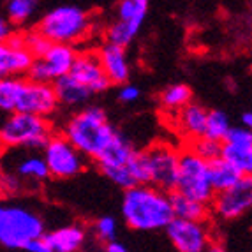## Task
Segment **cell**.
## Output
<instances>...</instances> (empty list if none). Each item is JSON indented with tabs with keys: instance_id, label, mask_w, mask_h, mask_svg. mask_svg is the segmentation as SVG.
<instances>
[{
	"instance_id": "d4e9b609",
	"label": "cell",
	"mask_w": 252,
	"mask_h": 252,
	"mask_svg": "<svg viewBox=\"0 0 252 252\" xmlns=\"http://www.w3.org/2000/svg\"><path fill=\"white\" fill-rule=\"evenodd\" d=\"M220 157L229 162L235 169H238L244 177H251L252 173V147H242V145L222 143Z\"/></svg>"
},
{
	"instance_id": "4dcf8cb0",
	"label": "cell",
	"mask_w": 252,
	"mask_h": 252,
	"mask_svg": "<svg viewBox=\"0 0 252 252\" xmlns=\"http://www.w3.org/2000/svg\"><path fill=\"white\" fill-rule=\"evenodd\" d=\"M21 37H23V46H25V50L29 51L34 59L42 57V55L46 53L48 48H50V42L42 37V35L39 34L35 29L34 30H27L25 34H21Z\"/></svg>"
},
{
	"instance_id": "7a4b0ae2",
	"label": "cell",
	"mask_w": 252,
	"mask_h": 252,
	"mask_svg": "<svg viewBox=\"0 0 252 252\" xmlns=\"http://www.w3.org/2000/svg\"><path fill=\"white\" fill-rule=\"evenodd\" d=\"M60 132L81 156L95 160L120 130L109 124L108 115L101 106H87L71 115Z\"/></svg>"
},
{
	"instance_id": "7c38bea8",
	"label": "cell",
	"mask_w": 252,
	"mask_h": 252,
	"mask_svg": "<svg viewBox=\"0 0 252 252\" xmlns=\"http://www.w3.org/2000/svg\"><path fill=\"white\" fill-rule=\"evenodd\" d=\"M166 235L177 252H205L212 242L208 222H190L173 219L166 226Z\"/></svg>"
},
{
	"instance_id": "ffe728a7",
	"label": "cell",
	"mask_w": 252,
	"mask_h": 252,
	"mask_svg": "<svg viewBox=\"0 0 252 252\" xmlns=\"http://www.w3.org/2000/svg\"><path fill=\"white\" fill-rule=\"evenodd\" d=\"M169 201H171V210L175 219L190 220V222H208V217H210V206L208 205L185 198L177 192L169 194Z\"/></svg>"
},
{
	"instance_id": "1f68e13d",
	"label": "cell",
	"mask_w": 252,
	"mask_h": 252,
	"mask_svg": "<svg viewBox=\"0 0 252 252\" xmlns=\"http://www.w3.org/2000/svg\"><path fill=\"white\" fill-rule=\"evenodd\" d=\"M94 233H95L97 240L101 242H115L117 240V220L111 215H102L95 220L94 224Z\"/></svg>"
},
{
	"instance_id": "ba28073f",
	"label": "cell",
	"mask_w": 252,
	"mask_h": 252,
	"mask_svg": "<svg viewBox=\"0 0 252 252\" xmlns=\"http://www.w3.org/2000/svg\"><path fill=\"white\" fill-rule=\"evenodd\" d=\"M42 159L46 162L50 177L67 180L78 177L87 169V157L76 150L62 132H53L42 148Z\"/></svg>"
},
{
	"instance_id": "44dd1931",
	"label": "cell",
	"mask_w": 252,
	"mask_h": 252,
	"mask_svg": "<svg viewBox=\"0 0 252 252\" xmlns=\"http://www.w3.org/2000/svg\"><path fill=\"white\" fill-rule=\"evenodd\" d=\"M14 175L23 182V185L29 184H42L50 178L46 162L39 154H25L14 166Z\"/></svg>"
},
{
	"instance_id": "74e56055",
	"label": "cell",
	"mask_w": 252,
	"mask_h": 252,
	"mask_svg": "<svg viewBox=\"0 0 252 252\" xmlns=\"http://www.w3.org/2000/svg\"><path fill=\"white\" fill-rule=\"evenodd\" d=\"M106 252H129L127 251V247L126 245H122L120 242H109L108 245H106Z\"/></svg>"
},
{
	"instance_id": "e575fe53",
	"label": "cell",
	"mask_w": 252,
	"mask_h": 252,
	"mask_svg": "<svg viewBox=\"0 0 252 252\" xmlns=\"http://www.w3.org/2000/svg\"><path fill=\"white\" fill-rule=\"evenodd\" d=\"M139 97H141V90H139V87H136V85H132V83L122 85V89L118 92V99L122 102H126V104L136 102Z\"/></svg>"
},
{
	"instance_id": "3957f363",
	"label": "cell",
	"mask_w": 252,
	"mask_h": 252,
	"mask_svg": "<svg viewBox=\"0 0 252 252\" xmlns=\"http://www.w3.org/2000/svg\"><path fill=\"white\" fill-rule=\"evenodd\" d=\"M57 109L59 101L51 85L35 83L27 76L0 80V111L50 118Z\"/></svg>"
},
{
	"instance_id": "ac0fdd59",
	"label": "cell",
	"mask_w": 252,
	"mask_h": 252,
	"mask_svg": "<svg viewBox=\"0 0 252 252\" xmlns=\"http://www.w3.org/2000/svg\"><path fill=\"white\" fill-rule=\"evenodd\" d=\"M51 87H53V92L57 95L59 106L62 104V106H67V108H76V106L87 104L94 97L89 89H85L83 85L78 83L69 74L59 78Z\"/></svg>"
},
{
	"instance_id": "5bb4252c",
	"label": "cell",
	"mask_w": 252,
	"mask_h": 252,
	"mask_svg": "<svg viewBox=\"0 0 252 252\" xmlns=\"http://www.w3.org/2000/svg\"><path fill=\"white\" fill-rule=\"evenodd\" d=\"M34 57L23 46L21 34H13L5 42H0V80L25 76Z\"/></svg>"
},
{
	"instance_id": "ab89813d",
	"label": "cell",
	"mask_w": 252,
	"mask_h": 252,
	"mask_svg": "<svg viewBox=\"0 0 252 252\" xmlns=\"http://www.w3.org/2000/svg\"><path fill=\"white\" fill-rule=\"evenodd\" d=\"M240 122H242V127L245 129H251L252 127V113L251 111H244L242 117H240Z\"/></svg>"
},
{
	"instance_id": "8992f818",
	"label": "cell",
	"mask_w": 252,
	"mask_h": 252,
	"mask_svg": "<svg viewBox=\"0 0 252 252\" xmlns=\"http://www.w3.org/2000/svg\"><path fill=\"white\" fill-rule=\"evenodd\" d=\"M44 233V220L35 212L20 205H0V245L5 249H25Z\"/></svg>"
},
{
	"instance_id": "b9f144b4",
	"label": "cell",
	"mask_w": 252,
	"mask_h": 252,
	"mask_svg": "<svg viewBox=\"0 0 252 252\" xmlns=\"http://www.w3.org/2000/svg\"><path fill=\"white\" fill-rule=\"evenodd\" d=\"M0 196H2V190H0Z\"/></svg>"
},
{
	"instance_id": "4316f807",
	"label": "cell",
	"mask_w": 252,
	"mask_h": 252,
	"mask_svg": "<svg viewBox=\"0 0 252 252\" xmlns=\"http://www.w3.org/2000/svg\"><path fill=\"white\" fill-rule=\"evenodd\" d=\"M37 2L35 0H11L5 4V20L13 25H23L34 16Z\"/></svg>"
},
{
	"instance_id": "cb8c5ba5",
	"label": "cell",
	"mask_w": 252,
	"mask_h": 252,
	"mask_svg": "<svg viewBox=\"0 0 252 252\" xmlns=\"http://www.w3.org/2000/svg\"><path fill=\"white\" fill-rule=\"evenodd\" d=\"M160 106H162L166 111H171V113H178L182 108L192 102V90H190L189 85L185 83H175L169 85L162 90L160 94Z\"/></svg>"
},
{
	"instance_id": "d6a6232c",
	"label": "cell",
	"mask_w": 252,
	"mask_h": 252,
	"mask_svg": "<svg viewBox=\"0 0 252 252\" xmlns=\"http://www.w3.org/2000/svg\"><path fill=\"white\" fill-rule=\"evenodd\" d=\"M222 143L229 145H242V147H252V132L251 129H245L242 126H231V129L227 130L226 138Z\"/></svg>"
},
{
	"instance_id": "7402d4cb",
	"label": "cell",
	"mask_w": 252,
	"mask_h": 252,
	"mask_svg": "<svg viewBox=\"0 0 252 252\" xmlns=\"http://www.w3.org/2000/svg\"><path fill=\"white\" fill-rule=\"evenodd\" d=\"M208 177H210L214 192L219 194L222 192V190L231 189L233 185H236L244 178V175L238 169L233 168L229 162H226L222 157H219V159L208 162Z\"/></svg>"
},
{
	"instance_id": "30bf717a",
	"label": "cell",
	"mask_w": 252,
	"mask_h": 252,
	"mask_svg": "<svg viewBox=\"0 0 252 252\" xmlns=\"http://www.w3.org/2000/svg\"><path fill=\"white\" fill-rule=\"evenodd\" d=\"M76 55H78V50L72 46L50 44L46 53L39 59H34L27 72V78L35 83L53 85L59 78L69 74L76 60Z\"/></svg>"
},
{
	"instance_id": "d6986e66",
	"label": "cell",
	"mask_w": 252,
	"mask_h": 252,
	"mask_svg": "<svg viewBox=\"0 0 252 252\" xmlns=\"http://www.w3.org/2000/svg\"><path fill=\"white\" fill-rule=\"evenodd\" d=\"M136 152L134 145L130 143L129 139L118 132L117 138L109 143V147L102 152L101 156L97 157L95 162L99 166V169L102 168H122L129 162V159L132 157V154Z\"/></svg>"
},
{
	"instance_id": "e0dca14e",
	"label": "cell",
	"mask_w": 252,
	"mask_h": 252,
	"mask_svg": "<svg viewBox=\"0 0 252 252\" xmlns=\"http://www.w3.org/2000/svg\"><path fill=\"white\" fill-rule=\"evenodd\" d=\"M206 115L208 109L199 102H189V104L182 108L177 113V126L180 132L187 139L194 141V139L203 138L205 132V124H206Z\"/></svg>"
},
{
	"instance_id": "9c48e42d",
	"label": "cell",
	"mask_w": 252,
	"mask_h": 252,
	"mask_svg": "<svg viewBox=\"0 0 252 252\" xmlns=\"http://www.w3.org/2000/svg\"><path fill=\"white\" fill-rule=\"evenodd\" d=\"M143 152L148 166V185L162 192H175L180 150L171 143L159 141L145 148Z\"/></svg>"
},
{
	"instance_id": "277c9868",
	"label": "cell",
	"mask_w": 252,
	"mask_h": 252,
	"mask_svg": "<svg viewBox=\"0 0 252 252\" xmlns=\"http://www.w3.org/2000/svg\"><path fill=\"white\" fill-rule=\"evenodd\" d=\"M35 30L50 44L76 48L92 35L94 20L87 9L74 4H62L42 14Z\"/></svg>"
},
{
	"instance_id": "f35d334b",
	"label": "cell",
	"mask_w": 252,
	"mask_h": 252,
	"mask_svg": "<svg viewBox=\"0 0 252 252\" xmlns=\"http://www.w3.org/2000/svg\"><path fill=\"white\" fill-rule=\"evenodd\" d=\"M205 252H227V249H226V245L220 244V242H215V240H212L210 245L206 247Z\"/></svg>"
},
{
	"instance_id": "9a60e30c",
	"label": "cell",
	"mask_w": 252,
	"mask_h": 252,
	"mask_svg": "<svg viewBox=\"0 0 252 252\" xmlns=\"http://www.w3.org/2000/svg\"><path fill=\"white\" fill-rule=\"evenodd\" d=\"M95 53L109 83L111 85L129 83L130 63H129V59H127L126 48L104 42L99 50H95Z\"/></svg>"
},
{
	"instance_id": "836d02e7",
	"label": "cell",
	"mask_w": 252,
	"mask_h": 252,
	"mask_svg": "<svg viewBox=\"0 0 252 252\" xmlns=\"http://www.w3.org/2000/svg\"><path fill=\"white\" fill-rule=\"evenodd\" d=\"M23 187H25L23 182L13 171H4L0 175V190H2V194H18Z\"/></svg>"
},
{
	"instance_id": "60d3db41",
	"label": "cell",
	"mask_w": 252,
	"mask_h": 252,
	"mask_svg": "<svg viewBox=\"0 0 252 252\" xmlns=\"http://www.w3.org/2000/svg\"><path fill=\"white\" fill-rule=\"evenodd\" d=\"M4 173V166H2V159H0V175Z\"/></svg>"
},
{
	"instance_id": "6da1fadb",
	"label": "cell",
	"mask_w": 252,
	"mask_h": 252,
	"mask_svg": "<svg viewBox=\"0 0 252 252\" xmlns=\"http://www.w3.org/2000/svg\"><path fill=\"white\" fill-rule=\"evenodd\" d=\"M120 212L127 226L136 231L166 229L175 219L169 194L152 185H136L132 189L124 190Z\"/></svg>"
},
{
	"instance_id": "8d00e7d4",
	"label": "cell",
	"mask_w": 252,
	"mask_h": 252,
	"mask_svg": "<svg viewBox=\"0 0 252 252\" xmlns=\"http://www.w3.org/2000/svg\"><path fill=\"white\" fill-rule=\"evenodd\" d=\"M13 34H14V32H13V27H11V23H9L4 16H0V42H5Z\"/></svg>"
},
{
	"instance_id": "2e32d148",
	"label": "cell",
	"mask_w": 252,
	"mask_h": 252,
	"mask_svg": "<svg viewBox=\"0 0 252 252\" xmlns=\"http://www.w3.org/2000/svg\"><path fill=\"white\" fill-rule=\"evenodd\" d=\"M42 238L51 252H80L87 242V229L81 224H71L44 233Z\"/></svg>"
},
{
	"instance_id": "f1b7e54d",
	"label": "cell",
	"mask_w": 252,
	"mask_h": 252,
	"mask_svg": "<svg viewBox=\"0 0 252 252\" xmlns=\"http://www.w3.org/2000/svg\"><path fill=\"white\" fill-rule=\"evenodd\" d=\"M190 152L194 156H198L199 159H203L205 162H210V160H215L220 157V148H222V143H217V141H210L206 138H198L190 141L187 145Z\"/></svg>"
},
{
	"instance_id": "603a6c76",
	"label": "cell",
	"mask_w": 252,
	"mask_h": 252,
	"mask_svg": "<svg viewBox=\"0 0 252 252\" xmlns=\"http://www.w3.org/2000/svg\"><path fill=\"white\" fill-rule=\"evenodd\" d=\"M141 27H143V23H136V21H113V23H109L104 32L106 42L120 48H127L139 34Z\"/></svg>"
},
{
	"instance_id": "4fadbf2b",
	"label": "cell",
	"mask_w": 252,
	"mask_h": 252,
	"mask_svg": "<svg viewBox=\"0 0 252 252\" xmlns=\"http://www.w3.org/2000/svg\"><path fill=\"white\" fill-rule=\"evenodd\" d=\"M69 76L74 78L78 83H81L85 89H89L94 94H102L111 87V83L106 78L102 71L95 50H81L76 55V60L72 63Z\"/></svg>"
},
{
	"instance_id": "5b68a950",
	"label": "cell",
	"mask_w": 252,
	"mask_h": 252,
	"mask_svg": "<svg viewBox=\"0 0 252 252\" xmlns=\"http://www.w3.org/2000/svg\"><path fill=\"white\" fill-rule=\"evenodd\" d=\"M53 132L55 129L50 118L13 113L0 126V147L23 148L30 152L42 150Z\"/></svg>"
},
{
	"instance_id": "484cf974",
	"label": "cell",
	"mask_w": 252,
	"mask_h": 252,
	"mask_svg": "<svg viewBox=\"0 0 252 252\" xmlns=\"http://www.w3.org/2000/svg\"><path fill=\"white\" fill-rule=\"evenodd\" d=\"M229 129H231V122H229V117L224 113L222 109H210L208 115H206L203 138L210 139V141H217V143H222Z\"/></svg>"
},
{
	"instance_id": "f546056e",
	"label": "cell",
	"mask_w": 252,
	"mask_h": 252,
	"mask_svg": "<svg viewBox=\"0 0 252 252\" xmlns=\"http://www.w3.org/2000/svg\"><path fill=\"white\" fill-rule=\"evenodd\" d=\"M126 168L136 185H148V166L143 150H136L126 164Z\"/></svg>"
},
{
	"instance_id": "8fae6325",
	"label": "cell",
	"mask_w": 252,
	"mask_h": 252,
	"mask_svg": "<svg viewBox=\"0 0 252 252\" xmlns=\"http://www.w3.org/2000/svg\"><path fill=\"white\" fill-rule=\"evenodd\" d=\"M252 206V178L244 177L231 189L222 190L214 196L210 212L222 220H235L244 217Z\"/></svg>"
},
{
	"instance_id": "83f0119b",
	"label": "cell",
	"mask_w": 252,
	"mask_h": 252,
	"mask_svg": "<svg viewBox=\"0 0 252 252\" xmlns=\"http://www.w3.org/2000/svg\"><path fill=\"white\" fill-rule=\"evenodd\" d=\"M148 4L147 0H122L118 2V21H136V23H143L148 14Z\"/></svg>"
},
{
	"instance_id": "d590c367",
	"label": "cell",
	"mask_w": 252,
	"mask_h": 252,
	"mask_svg": "<svg viewBox=\"0 0 252 252\" xmlns=\"http://www.w3.org/2000/svg\"><path fill=\"white\" fill-rule=\"evenodd\" d=\"M23 251H27V252H51V249L48 247L44 238H37V240H32L30 244H27Z\"/></svg>"
},
{
	"instance_id": "52a82bcc",
	"label": "cell",
	"mask_w": 252,
	"mask_h": 252,
	"mask_svg": "<svg viewBox=\"0 0 252 252\" xmlns=\"http://www.w3.org/2000/svg\"><path fill=\"white\" fill-rule=\"evenodd\" d=\"M175 192L208 206L215 196L210 177H208V162L194 156L187 147L180 150V157H178Z\"/></svg>"
}]
</instances>
